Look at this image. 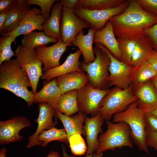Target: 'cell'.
<instances>
[{
    "instance_id": "obj_1",
    "label": "cell",
    "mask_w": 157,
    "mask_h": 157,
    "mask_svg": "<svg viewBox=\"0 0 157 157\" xmlns=\"http://www.w3.org/2000/svg\"><path fill=\"white\" fill-rule=\"evenodd\" d=\"M129 1L123 13L109 20L115 36L136 40L146 36L145 31L157 24V15L144 10L139 0Z\"/></svg>"
},
{
    "instance_id": "obj_2",
    "label": "cell",
    "mask_w": 157,
    "mask_h": 157,
    "mask_svg": "<svg viewBox=\"0 0 157 157\" xmlns=\"http://www.w3.org/2000/svg\"><path fill=\"white\" fill-rule=\"evenodd\" d=\"M28 87H31L30 79L16 59L5 61L0 65V88L24 99L30 107L34 103V94Z\"/></svg>"
},
{
    "instance_id": "obj_3",
    "label": "cell",
    "mask_w": 157,
    "mask_h": 157,
    "mask_svg": "<svg viewBox=\"0 0 157 157\" xmlns=\"http://www.w3.org/2000/svg\"><path fill=\"white\" fill-rule=\"evenodd\" d=\"M145 112L139 108L137 102L130 104L124 111L113 115V122H124L130 129V136L133 142L140 150L148 154L146 142Z\"/></svg>"
},
{
    "instance_id": "obj_4",
    "label": "cell",
    "mask_w": 157,
    "mask_h": 157,
    "mask_svg": "<svg viewBox=\"0 0 157 157\" xmlns=\"http://www.w3.org/2000/svg\"><path fill=\"white\" fill-rule=\"evenodd\" d=\"M137 98L134 94L133 86L123 89L115 87L110 89L100 103L99 113L104 120H110L113 115L125 110Z\"/></svg>"
},
{
    "instance_id": "obj_5",
    "label": "cell",
    "mask_w": 157,
    "mask_h": 157,
    "mask_svg": "<svg viewBox=\"0 0 157 157\" xmlns=\"http://www.w3.org/2000/svg\"><path fill=\"white\" fill-rule=\"evenodd\" d=\"M107 129L99 136L98 149L95 152L102 153L108 150H114L123 147H133V142L130 136L129 126L123 122H113L106 120Z\"/></svg>"
},
{
    "instance_id": "obj_6",
    "label": "cell",
    "mask_w": 157,
    "mask_h": 157,
    "mask_svg": "<svg viewBox=\"0 0 157 157\" xmlns=\"http://www.w3.org/2000/svg\"><path fill=\"white\" fill-rule=\"evenodd\" d=\"M93 50L96 55L95 60L88 64L82 62L80 68L86 72L88 82L92 86L99 89H108L110 58L104 50L97 46L93 48Z\"/></svg>"
},
{
    "instance_id": "obj_7",
    "label": "cell",
    "mask_w": 157,
    "mask_h": 157,
    "mask_svg": "<svg viewBox=\"0 0 157 157\" xmlns=\"http://www.w3.org/2000/svg\"><path fill=\"white\" fill-rule=\"evenodd\" d=\"M16 60L20 67L28 74L30 79L32 91L37 92L39 79L42 75L43 63L38 58L35 49H31L19 45L15 51Z\"/></svg>"
},
{
    "instance_id": "obj_8",
    "label": "cell",
    "mask_w": 157,
    "mask_h": 157,
    "mask_svg": "<svg viewBox=\"0 0 157 157\" xmlns=\"http://www.w3.org/2000/svg\"><path fill=\"white\" fill-rule=\"evenodd\" d=\"M129 3V0H125L119 6L110 9L89 10L76 7L73 10L78 17L88 23L91 28L96 31L102 29L111 17L123 13Z\"/></svg>"
},
{
    "instance_id": "obj_9",
    "label": "cell",
    "mask_w": 157,
    "mask_h": 157,
    "mask_svg": "<svg viewBox=\"0 0 157 157\" xmlns=\"http://www.w3.org/2000/svg\"><path fill=\"white\" fill-rule=\"evenodd\" d=\"M110 89L95 88L88 82L78 90L77 101L79 112L85 115L90 114L94 116L99 113V105Z\"/></svg>"
},
{
    "instance_id": "obj_10",
    "label": "cell",
    "mask_w": 157,
    "mask_h": 157,
    "mask_svg": "<svg viewBox=\"0 0 157 157\" xmlns=\"http://www.w3.org/2000/svg\"><path fill=\"white\" fill-rule=\"evenodd\" d=\"M95 44L104 50L110 58L109 75L108 78L109 86L115 85L123 89L129 87L132 84L131 74L133 67L117 59L104 45L100 44Z\"/></svg>"
},
{
    "instance_id": "obj_11",
    "label": "cell",
    "mask_w": 157,
    "mask_h": 157,
    "mask_svg": "<svg viewBox=\"0 0 157 157\" xmlns=\"http://www.w3.org/2000/svg\"><path fill=\"white\" fill-rule=\"evenodd\" d=\"M61 35L63 42L67 46L72 42L79 32L85 28H91L90 24L78 17L73 9L63 6Z\"/></svg>"
},
{
    "instance_id": "obj_12",
    "label": "cell",
    "mask_w": 157,
    "mask_h": 157,
    "mask_svg": "<svg viewBox=\"0 0 157 157\" xmlns=\"http://www.w3.org/2000/svg\"><path fill=\"white\" fill-rule=\"evenodd\" d=\"M30 125V122L24 116H16L10 119L0 121V144L20 141L23 137L20 134V131Z\"/></svg>"
},
{
    "instance_id": "obj_13",
    "label": "cell",
    "mask_w": 157,
    "mask_h": 157,
    "mask_svg": "<svg viewBox=\"0 0 157 157\" xmlns=\"http://www.w3.org/2000/svg\"><path fill=\"white\" fill-rule=\"evenodd\" d=\"M38 106L39 115L38 117L34 120L35 122L37 123L38 126L35 133L28 138V142L26 147L29 149L36 145L41 146L42 143L38 140V136L43 130L54 127L56 123L53 120L55 109L45 102L38 103Z\"/></svg>"
},
{
    "instance_id": "obj_14",
    "label": "cell",
    "mask_w": 157,
    "mask_h": 157,
    "mask_svg": "<svg viewBox=\"0 0 157 157\" xmlns=\"http://www.w3.org/2000/svg\"><path fill=\"white\" fill-rule=\"evenodd\" d=\"M67 46L61 39L51 46L36 47L37 56L44 65L42 70L46 72L59 66L60 58Z\"/></svg>"
},
{
    "instance_id": "obj_15",
    "label": "cell",
    "mask_w": 157,
    "mask_h": 157,
    "mask_svg": "<svg viewBox=\"0 0 157 157\" xmlns=\"http://www.w3.org/2000/svg\"><path fill=\"white\" fill-rule=\"evenodd\" d=\"M137 98L138 107L146 113H150L157 108V91L150 80L133 87Z\"/></svg>"
},
{
    "instance_id": "obj_16",
    "label": "cell",
    "mask_w": 157,
    "mask_h": 157,
    "mask_svg": "<svg viewBox=\"0 0 157 157\" xmlns=\"http://www.w3.org/2000/svg\"><path fill=\"white\" fill-rule=\"evenodd\" d=\"M45 21L41 14L40 9L33 7L28 12L19 25L11 32L1 33L2 35H11L15 38L19 35L26 34L35 30H43Z\"/></svg>"
},
{
    "instance_id": "obj_17",
    "label": "cell",
    "mask_w": 157,
    "mask_h": 157,
    "mask_svg": "<svg viewBox=\"0 0 157 157\" xmlns=\"http://www.w3.org/2000/svg\"><path fill=\"white\" fill-rule=\"evenodd\" d=\"M104 120L99 113L91 117L85 116L83 126L87 144L85 156L93 154L98 149L99 143L98 136L100 133H102V127Z\"/></svg>"
},
{
    "instance_id": "obj_18",
    "label": "cell",
    "mask_w": 157,
    "mask_h": 157,
    "mask_svg": "<svg viewBox=\"0 0 157 157\" xmlns=\"http://www.w3.org/2000/svg\"><path fill=\"white\" fill-rule=\"evenodd\" d=\"M82 53L78 48L74 53H71L65 61L56 68L44 72L41 76L42 79L49 81L59 76L76 71H81L79 60Z\"/></svg>"
},
{
    "instance_id": "obj_19",
    "label": "cell",
    "mask_w": 157,
    "mask_h": 157,
    "mask_svg": "<svg viewBox=\"0 0 157 157\" xmlns=\"http://www.w3.org/2000/svg\"><path fill=\"white\" fill-rule=\"evenodd\" d=\"M25 0H17L16 4L9 10L6 21L0 29V33H8L16 29L30 9Z\"/></svg>"
},
{
    "instance_id": "obj_20",
    "label": "cell",
    "mask_w": 157,
    "mask_h": 157,
    "mask_svg": "<svg viewBox=\"0 0 157 157\" xmlns=\"http://www.w3.org/2000/svg\"><path fill=\"white\" fill-rule=\"evenodd\" d=\"M56 79L62 94L74 90H79L89 81L87 74L82 71L68 73L56 77Z\"/></svg>"
},
{
    "instance_id": "obj_21",
    "label": "cell",
    "mask_w": 157,
    "mask_h": 157,
    "mask_svg": "<svg viewBox=\"0 0 157 157\" xmlns=\"http://www.w3.org/2000/svg\"><path fill=\"white\" fill-rule=\"evenodd\" d=\"M114 33L112 23L109 20L101 30L95 31L93 43L100 44L106 47L117 59L120 60L118 44Z\"/></svg>"
},
{
    "instance_id": "obj_22",
    "label": "cell",
    "mask_w": 157,
    "mask_h": 157,
    "mask_svg": "<svg viewBox=\"0 0 157 157\" xmlns=\"http://www.w3.org/2000/svg\"><path fill=\"white\" fill-rule=\"evenodd\" d=\"M42 89L34 94V103L45 102L56 109L58 99L62 94L56 82V78L43 82Z\"/></svg>"
},
{
    "instance_id": "obj_23",
    "label": "cell",
    "mask_w": 157,
    "mask_h": 157,
    "mask_svg": "<svg viewBox=\"0 0 157 157\" xmlns=\"http://www.w3.org/2000/svg\"><path fill=\"white\" fill-rule=\"evenodd\" d=\"M54 116L62 123L65 129L68 140L72 135L79 133L85 136L83 124L85 122L86 115L79 112L76 115L70 116L63 114L55 110Z\"/></svg>"
},
{
    "instance_id": "obj_24",
    "label": "cell",
    "mask_w": 157,
    "mask_h": 157,
    "mask_svg": "<svg viewBox=\"0 0 157 157\" xmlns=\"http://www.w3.org/2000/svg\"><path fill=\"white\" fill-rule=\"evenodd\" d=\"M63 6L61 0H57L52 8L50 17L43 24V31L48 36L58 40L61 39V24Z\"/></svg>"
},
{
    "instance_id": "obj_25",
    "label": "cell",
    "mask_w": 157,
    "mask_h": 157,
    "mask_svg": "<svg viewBox=\"0 0 157 157\" xmlns=\"http://www.w3.org/2000/svg\"><path fill=\"white\" fill-rule=\"evenodd\" d=\"M95 32L94 30L90 28L88 30L87 34L84 35L82 30L72 42V45L77 47L81 51L84 59L83 62L87 64L93 62L96 58L92 47Z\"/></svg>"
},
{
    "instance_id": "obj_26",
    "label": "cell",
    "mask_w": 157,
    "mask_h": 157,
    "mask_svg": "<svg viewBox=\"0 0 157 157\" xmlns=\"http://www.w3.org/2000/svg\"><path fill=\"white\" fill-rule=\"evenodd\" d=\"M136 41L135 46L132 56L130 64L133 67L147 61L154 49L150 39L147 36Z\"/></svg>"
},
{
    "instance_id": "obj_27",
    "label": "cell",
    "mask_w": 157,
    "mask_h": 157,
    "mask_svg": "<svg viewBox=\"0 0 157 157\" xmlns=\"http://www.w3.org/2000/svg\"><path fill=\"white\" fill-rule=\"evenodd\" d=\"M157 75L156 72L148 62L145 61L133 67L131 74L133 87L150 80Z\"/></svg>"
},
{
    "instance_id": "obj_28",
    "label": "cell",
    "mask_w": 157,
    "mask_h": 157,
    "mask_svg": "<svg viewBox=\"0 0 157 157\" xmlns=\"http://www.w3.org/2000/svg\"><path fill=\"white\" fill-rule=\"evenodd\" d=\"M78 90H74L62 94L58 101L56 110L70 116L78 113L77 94Z\"/></svg>"
},
{
    "instance_id": "obj_29",
    "label": "cell",
    "mask_w": 157,
    "mask_h": 157,
    "mask_svg": "<svg viewBox=\"0 0 157 157\" xmlns=\"http://www.w3.org/2000/svg\"><path fill=\"white\" fill-rule=\"evenodd\" d=\"M58 40L47 35L44 31H32L24 35L22 40V44L26 47L35 49L40 47L46 46L50 43H56Z\"/></svg>"
},
{
    "instance_id": "obj_30",
    "label": "cell",
    "mask_w": 157,
    "mask_h": 157,
    "mask_svg": "<svg viewBox=\"0 0 157 157\" xmlns=\"http://www.w3.org/2000/svg\"><path fill=\"white\" fill-rule=\"evenodd\" d=\"M38 140L42 143L41 146L45 147L48 144L56 140L69 144L67 137L65 128L58 129L53 127L42 131L37 138Z\"/></svg>"
},
{
    "instance_id": "obj_31",
    "label": "cell",
    "mask_w": 157,
    "mask_h": 157,
    "mask_svg": "<svg viewBox=\"0 0 157 157\" xmlns=\"http://www.w3.org/2000/svg\"><path fill=\"white\" fill-rule=\"evenodd\" d=\"M125 0H79L76 7L89 10H102L116 7Z\"/></svg>"
},
{
    "instance_id": "obj_32",
    "label": "cell",
    "mask_w": 157,
    "mask_h": 157,
    "mask_svg": "<svg viewBox=\"0 0 157 157\" xmlns=\"http://www.w3.org/2000/svg\"><path fill=\"white\" fill-rule=\"evenodd\" d=\"M117 40L120 54V60L131 66V57L136 41L121 38H117Z\"/></svg>"
},
{
    "instance_id": "obj_33",
    "label": "cell",
    "mask_w": 157,
    "mask_h": 157,
    "mask_svg": "<svg viewBox=\"0 0 157 157\" xmlns=\"http://www.w3.org/2000/svg\"><path fill=\"white\" fill-rule=\"evenodd\" d=\"M15 38L11 35H2L0 38V66L4 62L10 60L15 56L12 51L11 45Z\"/></svg>"
},
{
    "instance_id": "obj_34",
    "label": "cell",
    "mask_w": 157,
    "mask_h": 157,
    "mask_svg": "<svg viewBox=\"0 0 157 157\" xmlns=\"http://www.w3.org/2000/svg\"><path fill=\"white\" fill-rule=\"evenodd\" d=\"M81 135L75 133L68 139L71 152L75 156H81L86 153L87 146Z\"/></svg>"
},
{
    "instance_id": "obj_35",
    "label": "cell",
    "mask_w": 157,
    "mask_h": 157,
    "mask_svg": "<svg viewBox=\"0 0 157 157\" xmlns=\"http://www.w3.org/2000/svg\"><path fill=\"white\" fill-rule=\"evenodd\" d=\"M57 0H27L26 3L29 5H35L40 8L41 14L44 18L45 22L50 16V12L51 8Z\"/></svg>"
},
{
    "instance_id": "obj_36",
    "label": "cell",
    "mask_w": 157,
    "mask_h": 157,
    "mask_svg": "<svg viewBox=\"0 0 157 157\" xmlns=\"http://www.w3.org/2000/svg\"><path fill=\"white\" fill-rule=\"evenodd\" d=\"M144 120L146 128L150 131L157 132V115L151 113H145Z\"/></svg>"
},
{
    "instance_id": "obj_37",
    "label": "cell",
    "mask_w": 157,
    "mask_h": 157,
    "mask_svg": "<svg viewBox=\"0 0 157 157\" xmlns=\"http://www.w3.org/2000/svg\"><path fill=\"white\" fill-rule=\"evenodd\" d=\"M143 8L157 15V0H139Z\"/></svg>"
},
{
    "instance_id": "obj_38",
    "label": "cell",
    "mask_w": 157,
    "mask_h": 157,
    "mask_svg": "<svg viewBox=\"0 0 157 157\" xmlns=\"http://www.w3.org/2000/svg\"><path fill=\"white\" fill-rule=\"evenodd\" d=\"M146 142L148 147L157 151V132L150 131L146 128Z\"/></svg>"
},
{
    "instance_id": "obj_39",
    "label": "cell",
    "mask_w": 157,
    "mask_h": 157,
    "mask_svg": "<svg viewBox=\"0 0 157 157\" xmlns=\"http://www.w3.org/2000/svg\"><path fill=\"white\" fill-rule=\"evenodd\" d=\"M145 33L150 39L153 48H157V24L147 29Z\"/></svg>"
},
{
    "instance_id": "obj_40",
    "label": "cell",
    "mask_w": 157,
    "mask_h": 157,
    "mask_svg": "<svg viewBox=\"0 0 157 157\" xmlns=\"http://www.w3.org/2000/svg\"><path fill=\"white\" fill-rule=\"evenodd\" d=\"M17 2V0H0V13L10 9Z\"/></svg>"
},
{
    "instance_id": "obj_41",
    "label": "cell",
    "mask_w": 157,
    "mask_h": 157,
    "mask_svg": "<svg viewBox=\"0 0 157 157\" xmlns=\"http://www.w3.org/2000/svg\"><path fill=\"white\" fill-rule=\"evenodd\" d=\"M147 61L157 72V48L154 49Z\"/></svg>"
},
{
    "instance_id": "obj_42",
    "label": "cell",
    "mask_w": 157,
    "mask_h": 157,
    "mask_svg": "<svg viewBox=\"0 0 157 157\" xmlns=\"http://www.w3.org/2000/svg\"><path fill=\"white\" fill-rule=\"evenodd\" d=\"M63 6L71 9L76 8L79 0H61Z\"/></svg>"
},
{
    "instance_id": "obj_43",
    "label": "cell",
    "mask_w": 157,
    "mask_h": 157,
    "mask_svg": "<svg viewBox=\"0 0 157 157\" xmlns=\"http://www.w3.org/2000/svg\"><path fill=\"white\" fill-rule=\"evenodd\" d=\"M9 9L0 13V29L2 28L6 21Z\"/></svg>"
},
{
    "instance_id": "obj_44",
    "label": "cell",
    "mask_w": 157,
    "mask_h": 157,
    "mask_svg": "<svg viewBox=\"0 0 157 157\" xmlns=\"http://www.w3.org/2000/svg\"><path fill=\"white\" fill-rule=\"evenodd\" d=\"M63 154L65 157H78L75 156H69L67 154L65 151V149L63 148ZM85 157H103L102 153L100 154H97L95 152L93 154H91Z\"/></svg>"
},
{
    "instance_id": "obj_45",
    "label": "cell",
    "mask_w": 157,
    "mask_h": 157,
    "mask_svg": "<svg viewBox=\"0 0 157 157\" xmlns=\"http://www.w3.org/2000/svg\"><path fill=\"white\" fill-rule=\"evenodd\" d=\"M46 157H60V156L58 152L52 151L48 154Z\"/></svg>"
},
{
    "instance_id": "obj_46",
    "label": "cell",
    "mask_w": 157,
    "mask_h": 157,
    "mask_svg": "<svg viewBox=\"0 0 157 157\" xmlns=\"http://www.w3.org/2000/svg\"><path fill=\"white\" fill-rule=\"evenodd\" d=\"M150 81L157 91V75L152 78Z\"/></svg>"
},
{
    "instance_id": "obj_47",
    "label": "cell",
    "mask_w": 157,
    "mask_h": 157,
    "mask_svg": "<svg viewBox=\"0 0 157 157\" xmlns=\"http://www.w3.org/2000/svg\"><path fill=\"white\" fill-rule=\"evenodd\" d=\"M6 149L4 147H2L0 150V157H6Z\"/></svg>"
},
{
    "instance_id": "obj_48",
    "label": "cell",
    "mask_w": 157,
    "mask_h": 157,
    "mask_svg": "<svg viewBox=\"0 0 157 157\" xmlns=\"http://www.w3.org/2000/svg\"><path fill=\"white\" fill-rule=\"evenodd\" d=\"M151 113L153 114L157 115V108L152 112Z\"/></svg>"
}]
</instances>
